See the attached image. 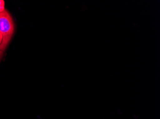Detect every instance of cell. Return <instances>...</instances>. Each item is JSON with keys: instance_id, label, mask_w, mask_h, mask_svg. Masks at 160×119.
<instances>
[{"instance_id": "obj_1", "label": "cell", "mask_w": 160, "mask_h": 119, "mask_svg": "<svg viewBox=\"0 0 160 119\" xmlns=\"http://www.w3.org/2000/svg\"><path fill=\"white\" fill-rule=\"evenodd\" d=\"M14 31V23L10 14L5 9L0 12V33L2 36L0 50L2 52L8 45Z\"/></svg>"}, {"instance_id": "obj_2", "label": "cell", "mask_w": 160, "mask_h": 119, "mask_svg": "<svg viewBox=\"0 0 160 119\" xmlns=\"http://www.w3.org/2000/svg\"><path fill=\"white\" fill-rule=\"evenodd\" d=\"M5 3L3 0H0V12L3 11L5 10Z\"/></svg>"}, {"instance_id": "obj_3", "label": "cell", "mask_w": 160, "mask_h": 119, "mask_svg": "<svg viewBox=\"0 0 160 119\" xmlns=\"http://www.w3.org/2000/svg\"><path fill=\"white\" fill-rule=\"evenodd\" d=\"M2 56H3V52L0 50V60H1L2 58Z\"/></svg>"}, {"instance_id": "obj_4", "label": "cell", "mask_w": 160, "mask_h": 119, "mask_svg": "<svg viewBox=\"0 0 160 119\" xmlns=\"http://www.w3.org/2000/svg\"><path fill=\"white\" fill-rule=\"evenodd\" d=\"M2 35L0 33V44L2 43Z\"/></svg>"}]
</instances>
